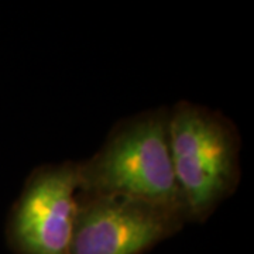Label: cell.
Wrapping results in <instances>:
<instances>
[{"instance_id":"277c9868","label":"cell","mask_w":254,"mask_h":254,"mask_svg":"<svg viewBox=\"0 0 254 254\" xmlns=\"http://www.w3.org/2000/svg\"><path fill=\"white\" fill-rule=\"evenodd\" d=\"M79 190L78 163L47 164L30 174L4 229L13 254H69Z\"/></svg>"},{"instance_id":"6da1fadb","label":"cell","mask_w":254,"mask_h":254,"mask_svg":"<svg viewBox=\"0 0 254 254\" xmlns=\"http://www.w3.org/2000/svg\"><path fill=\"white\" fill-rule=\"evenodd\" d=\"M168 134L187 220L206 222L239 187V130L218 110L181 100L168 110Z\"/></svg>"},{"instance_id":"3957f363","label":"cell","mask_w":254,"mask_h":254,"mask_svg":"<svg viewBox=\"0 0 254 254\" xmlns=\"http://www.w3.org/2000/svg\"><path fill=\"white\" fill-rule=\"evenodd\" d=\"M185 223L163 205L79 190L69 254H145Z\"/></svg>"},{"instance_id":"7a4b0ae2","label":"cell","mask_w":254,"mask_h":254,"mask_svg":"<svg viewBox=\"0 0 254 254\" xmlns=\"http://www.w3.org/2000/svg\"><path fill=\"white\" fill-rule=\"evenodd\" d=\"M78 173L82 190L147 200L185 216L171 160L168 109L119 122L99 151L78 163Z\"/></svg>"}]
</instances>
